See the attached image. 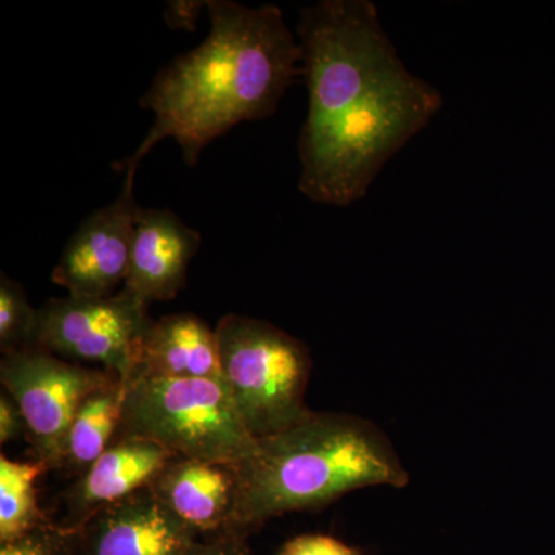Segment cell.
Here are the masks:
<instances>
[{"mask_svg":"<svg viewBox=\"0 0 555 555\" xmlns=\"http://www.w3.org/2000/svg\"><path fill=\"white\" fill-rule=\"evenodd\" d=\"M207 10V39L160 69L139 102L155 113V122L137 152L118 164L127 177L134 178L142 158L166 138L195 167L215 139L241 122L272 116L301 75V49L281 9L210 0Z\"/></svg>","mask_w":555,"mask_h":555,"instance_id":"1","label":"cell"},{"mask_svg":"<svg viewBox=\"0 0 555 555\" xmlns=\"http://www.w3.org/2000/svg\"><path fill=\"white\" fill-rule=\"evenodd\" d=\"M257 441L254 454L235 466L232 532L250 535L272 518L320 509L357 489L409 483L389 438L357 415L312 411L291 429Z\"/></svg>","mask_w":555,"mask_h":555,"instance_id":"2","label":"cell"},{"mask_svg":"<svg viewBox=\"0 0 555 555\" xmlns=\"http://www.w3.org/2000/svg\"><path fill=\"white\" fill-rule=\"evenodd\" d=\"M441 105L436 87L401 68L324 129L299 137L302 195L327 206L357 203Z\"/></svg>","mask_w":555,"mask_h":555,"instance_id":"3","label":"cell"},{"mask_svg":"<svg viewBox=\"0 0 555 555\" xmlns=\"http://www.w3.org/2000/svg\"><path fill=\"white\" fill-rule=\"evenodd\" d=\"M297 31L309 90L301 134L324 129L406 67L369 0H323L308 7Z\"/></svg>","mask_w":555,"mask_h":555,"instance_id":"4","label":"cell"},{"mask_svg":"<svg viewBox=\"0 0 555 555\" xmlns=\"http://www.w3.org/2000/svg\"><path fill=\"white\" fill-rule=\"evenodd\" d=\"M159 444L173 456L236 466L257 449L221 379L134 375L118 437Z\"/></svg>","mask_w":555,"mask_h":555,"instance_id":"5","label":"cell"},{"mask_svg":"<svg viewBox=\"0 0 555 555\" xmlns=\"http://www.w3.org/2000/svg\"><path fill=\"white\" fill-rule=\"evenodd\" d=\"M222 382L251 437L276 436L312 411L306 390L312 358L308 346L258 318L229 313L217 328Z\"/></svg>","mask_w":555,"mask_h":555,"instance_id":"6","label":"cell"},{"mask_svg":"<svg viewBox=\"0 0 555 555\" xmlns=\"http://www.w3.org/2000/svg\"><path fill=\"white\" fill-rule=\"evenodd\" d=\"M118 382L115 372L68 363L39 347L3 356L0 363V383L25 416L36 462L50 469L64 467L69 426L83 400Z\"/></svg>","mask_w":555,"mask_h":555,"instance_id":"7","label":"cell"},{"mask_svg":"<svg viewBox=\"0 0 555 555\" xmlns=\"http://www.w3.org/2000/svg\"><path fill=\"white\" fill-rule=\"evenodd\" d=\"M150 324L149 305L124 288L107 298H51L38 309L36 347L101 363L127 383Z\"/></svg>","mask_w":555,"mask_h":555,"instance_id":"8","label":"cell"},{"mask_svg":"<svg viewBox=\"0 0 555 555\" xmlns=\"http://www.w3.org/2000/svg\"><path fill=\"white\" fill-rule=\"evenodd\" d=\"M133 185L134 178L126 177L118 198L91 214L68 240L51 280L69 297L107 298L126 284L141 210Z\"/></svg>","mask_w":555,"mask_h":555,"instance_id":"9","label":"cell"},{"mask_svg":"<svg viewBox=\"0 0 555 555\" xmlns=\"http://www.w3.org/2000/svg\"><path fill=\"white\" fill-rule=\"evenodd\" d=\"M201 537L145 486L90 518L76 555H189Z\"/></svg>","mask_w":555,"mask_h":555,"instance_id":"10","label":"cell"},{"mask_svg":"<svg viewBox=\"0 0 555 555\" xmlns=\"http://www.w3.org/2000/svg\"><path fill=\"white\" fill-rule=\"evenodd\" d=\"M201 241V233L169 208L141 207L124 291L145 305L170 301L184 288Z\"/></svg>","mask_w":555,"mask_h":555,"instance_id":"11","label":"cell"},{"mask_svg":"<svg viewBox=\"0 0 555 555\" xmlns=\"http://www.w3.org/2000/svg\"><path fill=\"white\" fill-rule=\"evenodd\" d=\"M149 489L199 535L232 532L238 499L235 466L170 456L152 478Z\"/></svg>","mask_w":555,"mask_h":555,"instance_id":"12","label":"cell"},{"mask_svg":"<svg viewBox=\"0 0 555 555\" xmlns=\"http://www.w3.org/2000/svg\"><path fill=\"white\" fill-rule=\"evenodd\" d=\"M170 456L173 455L152 441L115 438L107 451L69 486L60 525L78 532L104 507L149 486Z\"/></svg>","mask_w":555,"mask_h":555,"instance_id":"13","label":"cell"},{"mask_svg":"<svg viewBox=\"0 0 555 555\" xmlns=\"http://www.w3.org/2000/svg\"><path fill=\"white\" fill-rule=\"evenodd\" d=\"M134 375L222 382L217 331L193 313L152 321L142 338Z\"/></svg>","mask_w":555,"mask_h":555,"instance_id":"14","label":"cell"},{"mask_svg":"<svg viewBox=\"0 0 555 555\" xmlns=\"http://www.w3.org/2000/svg\"><path fill=\"white\" fill-rule=\"evenodd\" d=\"M126 383L118 382L91 393L80 404L65 443L64 467L76 476L87 469L118 437Z\"/></svg>","mask_w":555,"mask_h":555,"instance_id":"15","label":"cell"},{"mask_svg":"<svg viewBox=\"0 0 555 555\" xmlns=\"http://www.w3.org/2000/svg\"><path fill=\"white\" fill-rule=\"evenodd\" d=\"M50 467L42 462H14L0 455V545L50 524L38 505L36 480Z\"/></svg>","mask_w":555,"mask_h":555,"instance_id":"16","label":"cell"},{"mask_svg":"<svg viewBox=\"0 0 555 555\" xmlns=\"http://www.w3.org/2000/svg\"><path fill=\"white\" fill-rule=\"evenodd\" d=\"M38 309L28 301L24 287L2 273L0 280V350L3 356L36 347Z\"/></svg>","mask_w":555,"mask_h":555,"instance_id":"17","label":"cell"},{"mask_svg":"<svg viewBox=\"0 0 555 555\" xmlns=\"http://www.w3.org/2000/svg\"><path fill=\"white\" fill-rule=\"evenodd\" d=\"M76 551L78 532L68 531L51 521L0 545V555H76Z\"/></svg>","mask_w":555,"mask_h":555,"instance_id":"18","label":"cell"},{"mask_svg":"<svg viewBox=\"0 0 555 555\" xmlns=\"http://www.w3.org/2000/svg\"><path fill=\"white\" fill-rule=\"evenodd\" d=\"M278 555H360V553L334 537L308 534L288 540Z\"/></svg>","mask_w":555,"mask_h":555,"instance_id":"19","label":"cell"},{"mask_svg":"<svg viewBox=\"0 0 555 555\" xmlns=\"http://www.w3.org/2000/svg\"><path fill=\"white\" fill-rule=\"evenodd\" d=\"M247 537L241 532L204 535L189 555H250Z\"/></svg>","mask_w":555,"mask_h":555,"instance_id":"20","label":"cell"},{"mask_svg":"<svg viewBox=\"0 0 555 555\" xmlns=\"http://www.w3.org/2000/svg\"><path fill=\"white\" fill-rule=\"evenodd\" d=\"M22 437L28 438L25 416L16 401L5 390H2L0 393V443H10V441L20 440Z\"/></svg>","mask_w":555,"mask_h":555,"instance_id":"21","label":"cell"},{"mask_svg":"<svg viewBox=\"0 0 555 555\" xmlns=\"http://www.w3.org/2000/svg\"><path fill=\"white\" fill-rule=\"evenodd\" d=\"M203 7H207V2H170L166 21L169 22L171 28L193 30Z\"/></svg>","mask_w":555,"mask_h":555,"instance_id":"22","label":"cell"}]
</instances>
